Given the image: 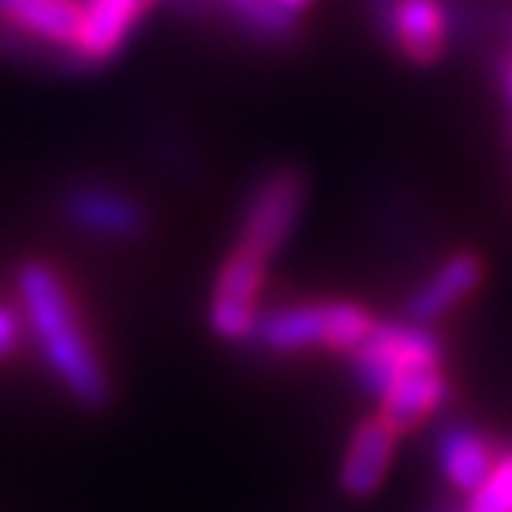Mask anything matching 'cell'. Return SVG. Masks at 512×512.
Listing matches in <instances>:
<instances>
[{
    "label": "cell",
    "instance_id": "1",
    "mask_svg": "<svg viewBox=\"0 0 512 512\" xmlns=\"http://www.w3.org/2000/svg\"><path fill=\"white\" fill-rule=\"evenodd\" d=\"M20 298H24L30 331H34L50 370L67 384L70 394L86 407H103L110 397V380L96 357L90 337L73 311L67 285L43 261L20 268Z\"/></svg>",
    "mask_w": 512,
    "mask_h": 512
},
{
    "label": "cell",
    "instance_id": "2",
    "mask_svg": "<svg viewBox=\"0 0 512 512\" xmlns=\"http://www.w3.org/2000/svg\"><path fill=\"white\" fill-rule=\"evenodd\" d=\"M374 328V318L364 304L354 301H314L275 308L255 324V341L268 351H304V347H328V351H354Z\"/></svg>",
    "mask_w": 512,
    "mask_h": 512
},
{
    "label": "cell",
    "instance_id": "3",
    "mask_svg": "<svg viewBox=\"0 0 512 512\" xmlns=\"http://www.w3.org/2000/svg\"><path fill=\"white\" fill-rule=\"evenodd\" d=\"M443 364V341L430 324L374 321V328L351 351L354 377L367 394L380 397L397 377L420 367Z\"/></svg>",
    "mask_w": 512,
    "mask_h": 512
},
{
    "label": "cell",
    "instance_id": "4",
    "mask_svg": "<svg viewBox=\"0 0 512 512\" xmlns=\"http://www.w3.org/2000/svg\"><path fill=\"white\" fill-rule=\"evenodd\" d=\"M304 195H308V182H304L301 172H265L245 199L242 225H238V248H245V252L265 261L275 258L278 248L294 232V222H298L304 209Z\"/></svg>",
    "mask_w": 512,
    "mask_h": 512
},
{
    "label": "cell",
    "instance_id": "5",
    "mask_svg": "<svg viewBox=\"0 0 512 512\" xmlns=\"http://www.w3.org/2000/svg\"><path fill=\"white\" fill-rule=\"evenodd\" d=\"M268 261L258 258L245 248H232L225 265L215 278L212 304H209V324L212 331L225 341H248L258 324V298L265 285Z\"/></svg>",
    "mask_w": 512,
    "mask_h": 512
},
{
    "label": "cell",
    "instance_id": "6",
    "mask_svg": "<svg viewBox=\"0 0 512 512\" xmlns=\"http://www.w3.org/2000/svg\"><path fill=\"white\" fill-rule=\"evenodd\" d=\"M63 215L83 232L100 235V238H136L146 228V209L139 205L133 195L110 189V185H73L63 195Z\"/></svg>",
    "mask_w": 512,
    "mask_h": 512
},
{
    "label": "cell",
    "instance_id": "7",
    "mask_svg": "<svg viewBox=\"0 0 512 512\" xmlns=\"http://www.w3.org/2000/svg\"><path fill=\"white\" fill-rule=\"evenodd\" d=\"M152 0H86L80 37L70 50L80 67H96V63L113 60L119 50L126 47L129 34L143 20L146 7Z\"/></svg>",
    "mask_w": 512,
    "mask_h": 512
},
{
    "label": "cell",
    "instance_id": "8",
    "mask_svg": "<svg viewBox=\"0 0 512 512\" xmlns=\"http://www.w3.org/2000/svg\"><path fill=\"white\" fill-rule=\"evenodd\" d=\"M450 27L453 20L443 0H394L387 43H394L410 63L430 67L443 57Z\"/></svg>",
    "mask_w": 512,
    "mask_h": 512
},
{
    "label": "cell",
    "instance_id": "9",
    "mask_svg": "<svg viewBox=\"0 0 512 512\" xmlns=\"http://www.w3.org/2000/svg\"><path fill=\"white\" fill-rule=\"evenodd\" d=\"M377 400H380L377 417L400 437V433L417 430L423 420H430L433 413L443 410V403L450 400V380L443 374V364L420 367L397 377Z\"/></svg>",
    "mask_w": 512,
    "mask_h": 512
},
{
    "label": "cell",
    "instance_id": "10",
    "mask_svg": "<svg viewBox=\"0 0 512 512\" xmlns=\"http://www.w3.org/2000/svg\"><path fill=\"white\" fill-rule=\"evenodd\" d=\"M483 281V261L473 252H456L433 271L407 298V321L433 324L443 314H450L456 304H463Z\"/></svg>",
    "mask_w": 512,
    "mask_h": 512
},
{
    "label": "cell",
    "instance_id": "11",
    "mask_svg": "<svg viewBox=\"0 0 512 512\" xmlns=\"http://www.w3.org/2000/svg\"><path fill=\"white\" fill-rule=\"evenodd\" d=\"M499 446L470 423H446L437 437V460L453 489L473 493L499 460Z\"/></svg>",
    "mask_w": 512,
    "mask_h": 512
},
{
    "label": "cell",
    "instance_id": "12",
    "mask_svg": "<svg viewBox=\"0 0 512 512\" xmlns=\"http://www.w3.org/2000/svg\"><path fill=\"white\" fill-rule=\"evenodd\" d=\"M394 453H397V433L380 417L364 420L354 430L351 446H347L341 486L351 496H370L384 483L390 463H394Z\"/></svg>",
    "mask_w": 512,
    "mask_h": 512
},
{
    "label": "cell",
    "instance_id": "13",
    "mask_svg": "<svg viewBox=\"0 0 512 512\" xmlns=\"http://www.w3.org/2000/svg\"><path fill=\"white\" fill-rule=\"evenodd\" d=\"M0 20L34 40L73 50L83 7L76 0H0Z\"/></svg>",
    "mask_w": 512,
    "mask_h": 512
},
{
    "label": "cell",
    "instance_id": "14",
    "mask_svg": "<svg viewBox=\"0 0 512 512\" xmlns=\"http://www.w3.org/2000/svg\"><path fill=\"white\" fill-rule=\"evenodd\" d=\"M225 10H232L235 20L248 34L265 40H285L294 30V17L281 10L275 0H219Z\"/></svg>",
    "mask_w": 512,
    "mask_h": 512
},
{
    "label": "cell",
    "instance_id": "15",
    "mask_svg": "<svg viewBox=\"0 0 512 512\" xmlns=\"http://www.w3.org/2000/svg\"><path fill=\"white\" fill-rule=\"evenodd\" d=\"M463 512H512V453H503L489 476L470 493Z\"/></svg>",
    "mask_w": 512,
    "mask_h": 512
},
{
    "label": "cell",
    "instance_id": "16",
    "mask_svg": "<svg viewBox=\"0 0 512 512\" xmlns=\"http://www.w3.org/2000/svg\"><path fill=\"white\" fill-rule=\"evenodd\" d=\"M20 314L0 304V357H10L20 347Z\"/></svg>",
    "mask_w": 512,
    "mask_h": 512
},
{
    "label": "cell",
    "instance_id": "17",
    "mask_svg": "<svg viewBox=\"0 0 512 512\" xmlns=\"http://www.w3.org/2000/svg\"><path fill=\"white\" fill-rule=\"evenodd\" d=\"M370 7V17H374V24L380 30V37L387 40V30H390V14H394V0H367Z\"/></svg>",
    "mask_w": 512,
    "mask_h": 512
},
{
    "label": "cell",
    "instance_id": "18",
    "mask_svg": "<svg viewBox=\"0 0 512 512\" xmlns=\"http://www.w3.org/2000/svg\"><path fill=\"white\" fill-rule=\"evenodd\" d=\"M275 4H278L281 10H288V14L294 17V14H301L304 7H311V0H275Z\"/></svg>",
    "mask_w": 512,
    "mask_h": 512
},
{
    "label": "cell",
    "instance_id": "19",
    "mask_svg": "<svg viewBox=\"0 0 512 512\" xmlns=\"http://www.w3.org/2000/svg\"><path fill=\"white\" fill-rule=\"evenodd\" d=\"M503 83H506V96H509V106H512V53L506 57V70H503Z\"/></svg>",
    "mask_w": 512,
    "mask_h": 512
}]
</instances>
